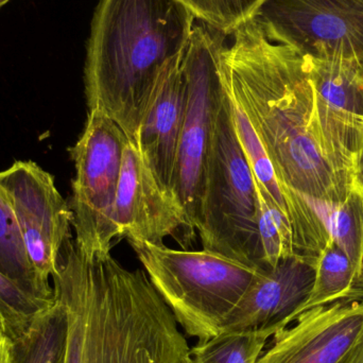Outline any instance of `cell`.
I'll list each match as a JSON object with an SVG mask.
<instances>
[{
	"label": "cell",
	"instance_id": "cell-1",
	"mask_svg": "<svg viewBox=\"0 0 363 363\" xmlns=\"http://www.w3.org/2000/svg\"><path fill=\"white\" fill-rule=\"evenodd\" d=\"M222 51L232 97L251 121L277 178L313 203L338 204L356 187L363 130L343 121L315 93L306 59L271 42L254 19Z\"/></svg>",
	"mask_w": 363,
	"mask_h": 363
},
{
	"label": "cell",
	"instance_id": "cell-2",
	"mask_svg": "<svg viewBox=\"0 0 363 363\" xmlns=\"http://www.w3.org/2000/svg\"><path fill=\"white\" fill-rule=\"evenodd\" d=\"M68 318L65 363H186L190 347L146 271L111 254L84 255L72 239L51 275Z\"/></svg>",
	"mask_w": 363,
	"mask_h": 363
},
{
	"label": "cell",
	"instance_id": "cell-3",
	"mask_svg": "<svg viewBox=\"0 0 363 363\" xmlns=\"http://www.w3.org/2000/svg\"><path fill=\"white\" fill-rule=\"evenodd\" d=\"M194 21L179 0H99L85 61L87 106L114 121L134 146L157 77L186 52Z\"/></svg>",
	"mask_w": 363,
	"mask_h": 363
},
{
	"label": "cell",
	"instance_id": "cell-4",
	"mask_svg": "<svg viewBox=\"0 0 363 363\" xmlns=\"http://www.w3.org/2000/svg\"><path fill=\"white\" fill-rule=\"evenodd\" d=\"M179 325L199 342L219 334L264 267L252 266L217 252L176 250L131 243Z\"/></svg>",
	"mask_w": 363,
	"mask_h": 363
},
{
	"label": "cell",
	"instance_id": "cell-5",
	"mask_svg": "<svg viewBox=\"0 0 363 363\" xmlns=\"http://www.w3.org/2000/svg\"><path fill=\"white\" fill-rule=\"evenodd\" d=\"M224 85L205 165L196 230L203 249L264 267L256 222L255 180L235 132L225 79Z\"/></svg>",
	"mask_w": 363,
	"mask_h": 363
},
{
	"label": "cell",
	"instance_id": "cell-6",
	"mask_svg": "<svg viewBox=\"0 0 363 363\" xmlns=\"http://www.w3.org/2000/svg\"><path fill=\"white\" fill-rule=\"evenodd\" d=\"M223 35L219 32L211 33L204 27H194L183 57L186 106L172 192L185 213L186 240L196 230L205 165L225 87L222 68Z\"/></svg>",
	"mask_w": 363,
	"mask_h": 363
},
{
	"label": "cell",
	"instance_id": "cell-7",
	"mask_svg": "<svg viewBox=\"0 0 363 363\" xmlns=\"http://www.w3.org/2000/svg\"><path fill=\"white\" fill-rule=\"evenodd\" d=\"M128 142L110 117L89 111L82 134L69 149L76 169L70 202L74 242L89 257L108 255L112 241L118 238L114 205Z\"/></svg>",
	"mask_w": 363,
	"mask_h": 363
},
{
	"label": "cell",
	"instance_id": "cell-8",
	"mask_svg": "<svg viewBox=\"0 0 363 363\" xmlns=\"http://www.w3.org/2000/svg\"><path fill=\"white\" fill-rule=\"evenodd\" d=\"M253 19L271 42L301 55L335 53L363 65V0H266Z\"/></svg>",
	"mask_w": 363,
	"mask_h": 363
},
{
	"label": "cell",
	"instance_id": "cell-9",
	"mask_svg": "<svg viewBox=\"0 0 363 363\" xmlns=\"http://www.w3.org/2000/svg\"><path fill=\"white\" fill-rule=\"evenodd\" d=\"M0 190L16 218L32 266L49 281L62 249L72 239L70 205L52 174L32 161H16L0 172Z\"/></svg>",
	"mask_w": 363,
	"mask_h": 363
},
{
	"label": "cell",
	"instance_id": "cell-10",
	"mask_svg": "<svg viewBox=\"0 0 363 363\" xmlns=\"http://www.w3.org/2000/svg\"><path fill=\"white\" fill-rule=\"evenodd\" d=\"M273 336L256 363H347L363 335V300L307 309Z\"/></svg>",
	"mask_w": 363,
	"mask_h": 363
},
{
	"label": "cell",
	"instance_id": "cell-11",
	"mask_svg": "<svg viewBox=\"0 0 363 363\" xmlns=\"http://www.w3.org/2000/svg\"><path fill=\"white\" fill-rule=\"evenodd\" d=\"M118 239L131 243L161 245L178 230L187 232L180 202L164 189L145 163L140 151L128 142L114 205Z\"/></svg>",
	"mask_w": 363,
	"mask_h": 363
},
{
	"label": "cell",
	"instance_id": "cell-12",
	"mask_svg": "<svg viewBox=\"0 0 363 363\" xmlns=\"http://www.w3.org/2000/svg\"><path fill=\"white\" fill-rule=\"evenodd\" d=\"M317 264L302 256L264 267L224 322L221 332L274 336L303 313L313 290ZM220 332V333H221Z\"/></svg>",
	"mask_w": 363,
	"mask_h": 363
},
{
	"label": "cell",
	"instance_id": "cell-13",
	"mask_svg": "<svg viewBox=\"0 0 363 363\" xmlns=\"http://www.w3.org/2000/svg\"><path fill=\"white\" fill-rule=\"evenodd\" d=\"M183 55L170 59L157 77L136 135V148L160 185L172 192L186 106Z\"/></svg>",
	"mask_w": 363,
	"mask_h": 363
},
{
	"label": "cell",
	"instance_id": "cell-14",
	"mask_svg": "<svg viewBox=\"0 0 363 363\" xmlns=\"http://www.w3.org/2000/svg\"><path fill=\"white\" fill-rule=\"evenodd\" d=\"M320 99L353 127L363 130V65L335 53L304 55Z\"/></svg>",
	"mask_w": 363,
	"mask_h": 363
},
{
	"label": "cell",
	"instance_id": "cell-15",
	"mask_svg": "<svg viewBox=\"0 0 363 363\" xmlns=\"http://www.w3.org/2000/svg\"><path fill=\"white\" fill-rule=\"evenodd\" d=\"M68 318L65 307L55 302L38 313L28 330L13 343L15 363H65Z\"/></svg>",
	"mask_w": 363,
	"mask_h": 363
},
{
	"label": "cell",
	"instance_id": "cell-16",
	"mask_svg": "<svg viewBox=\"0 0 363 363\" xmlns=\"http://www.w3.org/2000/svg\"><path fill=\"white\" fill-rule=\"evenodd\" d=\"M0 272L21 289L42 300H55V291L30 262L16 218L0 190Z\"/></svg>",
	"mask_w": 363,
	"mask_h": 363
},
{
	"label": "cell",
	"instance_id": "cell-17",
	"mask_svg": "<svg viewBox=\"0 0 363 363\" xmlns=\"http://www.w3.org/2000/svg\"><path fill=\"white\" fill-rule=\"evenodd\" d=\"M356 283L357 269L330 239L318 258L313 290L303 313L338 301L357 300Z\"/></svg>",
	"mask_w": 363,
	"mask_h": 363
},
{
	"label": "cell",
	"instance_id": "cell-18",
	"mask_svg": "<svg viewBox=\"0 0 363 363\" xmlns=\"http://www.w3.org/2000/svg\"><path fill=\"white\" fill-rule=\"evenodd\" d=\"M325 221L330 238L359 269L363 249V194L356 186L338 204L313 203Z\"/></svg>",
	"mask_w": 363,
	"mask_h": 363
},
{
	"label": "cell",
	"instance_id": "cell-19",
	"mask_svg": "<svg viewBox=\"0 0 363 363\" xmlns=\"http://www.w3.org/2000/svg\"><path fill=\"white\" fill-rule=\"evenodd\" d=\"M255 187L257 194L256 222L262 264L273 268L281 260L296 255L291 226L287 217L256 181Z\"/></svg>",
	"mask_w": 363,
	"mask_h": 363
},
{
	"label": "cell",
	"instance_id": "cell-20",
	"mask_svg": "<svg viewBox=\"0 0 363 363\" xmlns=\"http://www.w3.org/2000/svg\"><path fill=\"white\" fill-rule=\"evenodd\" d=\"M271 337L255 332H221L190 349L196 363H256Z\"/></svg>",
	"mask_w": 363,
	"mask_h": 363
},
{
	"label": "cell",
	"instance_id": "cell-21",
	"mask_svg": "<svg viewBox=\"0 0 363 363\" xmlns=\"http://www.w3.org/2000/svg\"><path fill=\"white\" fill-rule=\"evenodd\" d=\"M46 301L27 294L0 272V333L14 341L29 328L35 315L50 306Z\"/></svg>",
	"mask_w": 363,
	"mask_h": 363
},
{
	"label": "cell",
	"instance_id": "cell-22",
	"mask_svg": "<svg viewBox=\"0 0 363 363\" xmlns=\"http://www.w3.org/2000/svg\"><path fill=\"white\" fill-rule=\"evenodd\" d=\"M194 18L206 23L216 32L233 34L251 21L266 0H179Z\"/></svg>",
	"mask_w": 363,
	"mask_h": 363
},
{
	"label": "cell",
	"instance_id": "cell-23",
	"mask_svg": "<svg viewBox=\"0 0 363 363\" xmlns=\"http://www.w3.org/2000/svg\"><path fill=\"white\" fill-rule=\"evenodd\" d=\"M0 363H15L13 343L11 339L0 333Z\"/></svg>",
	"mask_w": 363,
	"mask_h": 363
},
{
	"label": "cell",
	"instance_id": "cell-24",
	"mask_svg": "<svg viewBox=\"0 0 363 363\" xmlns=\"http://www.w3.org/2000/svg\"><path fill=\"white\" fill-rule=\"evenodd\" d=\"M347 363H363V335Z\"/></svg>",
	"mask_w": 363,
	"mask_h": 363
},
{
	"label": "cell",
	"instance_id": "cell-25",
	"mask_svg": "<svg viewBox=\"0 0 363 363\" xmlns=\"http://www.w3.org/2000/svg\"><path fill=\"white\" fill-rule=\"evenodd\" d=\"M356 298L363 300V249L359 269H358L357 283H356Z\"/></svg>",
	"mask_w": 363,
	"mask_h": 363
},
{
	"label": "cell",
	"instance_id": "cell-26",
	"mask_svg": "<svg viewBox=\"0 0 363 363\" xmlns=\"http://www.w3.org/2000/svg\"><path fill=\"white\" fill-rule=\"evenodd\" d=\"M356 186L363 194V148L358 161L357 172H356Z\"/></svg>",
	"mask_w": 363,
	"mask_h": 363
},
{
	"label": "cell",
	"instance_id": "cell-27",
	"mask_svg": "<svg viewBox=\"0 0 363 363\" xmlns=\"http://www.w3.org/2000/svg\"><path fill=\"white\" fill-rule=\"evenodd\" d=\"M9 1H10V0H0V8H1V6H4V4H6V2Z\"/></svg>",
	"mask_w": 363,
	"mask_h": 363
},
{
	"label": "cell",
	"instance_id": "cell-28",
	"mask_svg": "<svg viewBox=\"0 0 363 363\" xmlns=\"http://www.w3.org/2000/svg\"><path fill=\"white\" fill-rule=\"evenodd\" d=\"M186 363H196V362H194V360L192 359L191 356H190V357L188 358L187 362H186Z\"/></svg>",
	"mask_w": 363,
	"mask_h": 363
}]
</instances>
